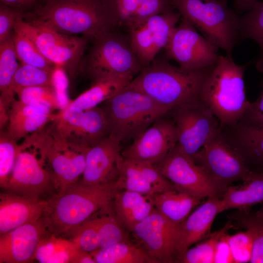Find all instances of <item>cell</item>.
Returning a JSON list of instances; mask_svg holds the SVG:
<instances>
[{
  "mask_svg": "<svg viewBox=\"0 0 263 263\" xmlns=\"http://www.w3.org/2000/svg\"><path fill=\"white\" fill-rule=\"evenodd\" d=\"M223 212L221 199L208 198L180 225L177 244L178 260L192 245L209 237L216 215Z\"/></svg>",
  "mask_w": 263,
  "mask_h": 263,
  "instance_id": "24",
  "label": "cell"
},
{
  "mask_svg": "<svg viewBox=\"0 0 263 263\" xmlns=\"http://www.w3.org/2000/svg\"><path fill=\"white\" fill-rule=\"evenodd\" d=\"M258 0H233L234 11L243 13L250 11Z\"/></svg>",
  "mask_w": 263,
  "mask_h": 263,
  "instance_id": "47",
  "label": "cell"
},
{
  "mask_svg": "<svg viewBox=\"0 0 263 263\" xmlns=\"http://www.w3.org/2000/svg\"><path fill=\"white\" fill-rule=\"evenodd\" d=\"M50 143L46 154L47 165L56 194H62L78 183L85 169L89 147L68 142L52 124L49 126Z\"/></svg>",
  "mask_w": 263,
  "mask_h": 263,
  "instance_id": "15",
  "label": "cell"
},
{
  "mask_svg": "<svg viewBox=\"0 0 263 263\" xmlns=\"http://www.w3.org/2000/svg\"><path fill=\"white\" fill-rule=\"evenodd\" d=\"M23 139L19 144L15 166L4 190L41 198L43 194L54 189L47 165V130L44 128Z\"/></svg>",
  "mask_w": 263,
  "mask_h": 263,
  "instance_id": "8",
  "label": "cell"
},
{
  "mask_svg": "<svg viewBox=\"0 0 263 263\" xmlns=\"http://www.w3.org/2000/svg\"><path fill=\"white\" fill-rule=\"evenodd\" d=\"M96 263H157L131 239L90 252Z\"/></svg>",
  "mask_w": 263,
  "mask_h": 263,
  "instance_id": "31",
  "label": "cell"
},
{
  "mask_svg": "<svg viewBox=\"0 0 263 263\" xmlns=\"http://www.w3.org/2000/svg\"><path fill=\"white\" fill-rule=\"evenodd\" d=\"M177 141L175 124L165 115L135 137L122 154L124 158L155 166L165 159Z\"/></svg>",
  "mask_w": 263,
  "mask_h": 263,
  "instance_id": "18",
  "label": "cell"
},
{
  "mask_svg": "<svg viewBox=\"0 0 263 263\" xmlns=\"http://www.w3.org/2000/svg\"><path fill=\"white\" fill-rule=\"evenodd\" d=\"M192 159L225 189L235 181L246 180L253 171L239 150L222 134L221 129Z\"/></svg>",
  "mask_w": 263,
  "mask_h": 263,
  "instance_id": "12",
  "label": "cell"
},
{
  "mask_svg": "<svg viewBox=\"0 0 263 263\" xmlns=\"http://www.w3.org/2000/svg\"><path fill=\"white\" fill-rule=\"evenodd\" d=\"M230 220L220 230L211 233L206 241L188 248L178 261L179 263H214L217 244L221 237L233 227Z\"/></svg>",
  "mask_w": 263,
  "mask_h": 263,
  "instance_id": "37",
  "label": "cell"
},
{
  "mask_svg": "<svg viewBox=\"0 0 263 263\" xmlns=\"http://www.w3.org/2000/svg\"><path fill=\"white\" fill-rule=\"evenodd\" d=\"M234 263H250L252 253V240L249 232L241 231L226 235Z\"/></svg>",
  "mask_w": 263,
  "mask_h": 263,
  "instance_id": "42",
  "label": "cell"
},
{
  "mask_svg": "<svg viewBox=\"0 0 263 263\" xmlns=\"http://www.w3.org/2000/svg\"><path fill=\"white\" fill-rule=\"evenodd\" d=\"M113 213L129 232L155 209L153 196L136 192L119 190L112 202Z\"/></svg>",
  "mask_w": 263,
  "mask_h": 263,
  "instance_id": "25",
  "label": "cell"
},
{
  "mask_svg": "<svg viewBox=\"0 0 263 263\" xmlns=\"http://www.w3.org/2000/svg\"><path fill=\"white\" fill-rule=\"evenodd\" d=\"M263 202V171H252L243 183L228 186L221 198L223 211L229 209L249 210Z\"/></svg>",
  "mask_w": 263,
  "mask_h": 263,
  "instance_id": "26",
  "label": "cell"
},
{
  "mask_svg": "<svg viewBox=\"0 0 263 263\" xmlns=\"http://www.w3.org/2000/svg\"><path fill=\"white\" fill-rule=\"evenodd\" d=\"M14 31L31 40L43 56L56 67L65 70L71 78L78 72L84 52L90 39L58 32L49 28L32 24L20 17Z\"/></svg>",
  "mask_w": 263,
  "mask_h": 263,
  "instance_id": "9",
  "label": "cell"
},
{
  "mask_svg": "<svg viewBox=\"0 0 263 263\" xmlns=\"http://www.w3.org/2000/svg\"><path fill=\"white\" fill-rule=\"evenodd\" d=\"M255 214L258 217L263 219V207L259 211L256 212Z\"/></svg>",
  "mask_w": 263,
  "mask_h": 263,
  "instance_id": "50",
  "label": "cell"
},
{
  "mask_svg": "<svg viewBox=\"0 0 263 263\" xmlns=\"http://www.w3.org/2000/svg\"><path fill=\"white\" fill-rule=\"evenodd\" d=\"M0 3L22 13L35 10L39 5L41 0H0Z\"/></svg>",
  "mask_w": 263,
  "mask_h": 263,
  "instance_id": "46",
  "label": "cell"
},
{
  "mask_svg": "<svg viewBox=\"0 0 263 263\" xmlns=\"http://www.w3.org/2000/svg\"><path fill=\"white\" fill-rule=\"evenodd\" d=\"M53 116V114L37 112L28 107H19L9 112L5 130L18 142L44 128Z\"/></svg>",
  "mask_w": 263,
  "mask_h": 263,
  "instance_id": "30",
  "label": "cell"
},
{
  "mask_svg": "<svg viewBox=\"0 0 263 263\" xmlns=\"http://www.w3.org/2000/svg\"><path fill=\"white\" fill-rule=\"evenodd\" d=\"M178 191L199 197L222 198L225 189L176 146L153 166Z\"/></svg>",
  "mask_w": 263,
  "mask_h": 263,
  "instance_id": "11",
  "label": "cell"
},
{
  "mask_svg": "<svg viewBox=\"0 0 263 263\" xmlns=\"http://www.w3.org/2000/svg\"><path fill=\"white\" fill-rule=\"evenodd\" d=\"M121 142L111 134L88 149L84 171L79 182L96 185L115 182L119 176L124 158Z\"/></svg>",
  "mask_w": 263,
  "mask_h": 263,
  "instance_id": "19",
  "label": "cell"
},
{
  "mask_svg": "<svg viewBox=\"0 0 263 263\" xmlns=\"http://www.w3.org/2000/svg\"><path fill=\"white\" fill-rule=\"evenodd\" d=\"M19 151L18 142L8 134L5 129L0 132V186L7 187L14 169Z\"/></svg>",
  "mask_w": 263,
  "mask_h": 263,
  "instance_id": "41",
  "label": "cell"
},
{
  "mask_svg": "<svg viewBox=\"0 0 263 263\" xmlns=\"http://www.w3.org/2000/svg\"><path fill=\"white\" fill-rule=\"evenodd\" d=\"M79 67L81 72L95 81L110 76L138 75L143 66L132 46L128 35L108 31L94 40Z\"/></svg>",
  "mask_w": 263,
  "mask_h": 263,
  "instance_id": "7",
  "label": "cell"
},
{
  "mask_svg": "<svg viewBox=\"0 0 263 263\" xmlns=\"http://www.w3.org/2000/svg\"><path fill=\"white\" fill-rule=\"evenodd\" d=\"M167 115L176 127V146L191 158L222 129L218 118L201 98L176 106Z\"/></svg>",
  "mask_w": 263,
  "mask_h": 263,
  "instance_id": "10",
  "label": "cell"
},
{
  "mask_svg": "<svg viewBox=\"0 0 263 263\" xmlns=\"http://www.w3.org/2000/svg\"><path fill=\"white\" fill-rule=\"evenodd\" d=\"M155 58L126 86L140 91L169 111L200 98L202 85L211 68L185 70Z\"/></svg>",
  "mask_w": 263,
  "mask_h": 263,
  "instance_id": "3",
  "label": "cell"
},
{
  "mask_svg": "<svg viewBox=\"0 0 263 263\" xmlns=\"http://www.w3.org/2000/svg\"><path fill=\"white\" fill-rule=\"evenodd\" d=\"M235 129L233 144L245 161L263 165V130L238 124Z\"/></svg>",
  "mask_w": 263,
  "mask_h": 263,
  "instance_id": "34",
  "label": "cell"
},
{
  "mask_svg": "<svg viewBox=\"0 0 263 263\" xmlns=\"http://www.w3.org/2000/svg\"><path fill=\"white\" fill-rule=\"evenodd\" d=\"M227 233L221 237L217 244L214 263H234L231 249L226 238Z\"/></svg>",
  "mask_w": 263,
  "mask_h": 263,
  "instance_id": "45",
  "label": "cell"
},
{
  "mask_svg": "<svg viewBox=\"0 0 263 263\" xmlns=\"http://www.w3.org/2000/svg\"><path fill=\"white\" fill-rule=\"evenodd\" d=\"M119 190L116 181L96 185L78 182L64 193L55 194L48 199L42 216L47 230L72 238L82 224L111 204Z\"/></svg>",
  "mask_w": 263,
  "mask_h": 263,
  "instance_id": "2",
  "label": "cell"
},
{
  "mask_svg": "<svg viewBox=\"0 0 263 263\" xmlns=\"http://www.w3.org/2000/svg\"><path fill=\"white\" fill-rule=\"evenodd\" d=\"M111 205L88 219L74 234L71 239L77 244L80 249L91 252L98 249L100 228Z\"/></svg>",
  "mask_w": 263,
  "mask_h": 263,
  "instance_id": "36",
  "label": "cell"
},
{
  "mask_svg": "<svg viewBox=\"0 0 263 263\" xmlns=\"http://www.w3.org/2000/svg\"><path fill=\"white\" fill-rule=\"evenodd\" d=\"M23 18L60 33L80 34L93 40L116 28L102 0H44L24 13Z\"/></svg>",
  "mask_w": 263,
  "mask_h": 263,
  "instance_id": "1",
  "label": "cell"
},
{
  "mask_svg": "<svg viewBox=\"0 0 263 263\" xmlns=\"http://www.w3.org/2000/svg\"><path fill=\"white\" fill-rule=\"evenodd\" d=\"M180 227L155 210L137 225L131 234L157 263H177Z\"/></svg>",
  "mask_w": 263,
  "mask_h": 263,
  "instance_id": "16",
  "label": "cell"
},
{
  "mask_svg": "<svg viewBox=\"0 0 263 263\" xmlns=\"http://www.w3.org/2000/svg\"><path fill=\"white\" fill-rule=\"evenodd\" d=\"M240 40L251 38L260 47V55L257 61V70L263 73V1H257L253 8L240 18Z\"/></svg>",
  "mask_w": 263,
  "mask_h": 263,
  "instance_id": "35",
  "label": "cell"
},
{
  "mask_svg": "<svg viewBox=\"0 0 263 263\" xmlns=\"http://www.w3.org/2000/svg\"><path fill=\"white\" fill-rule=\"evenodd\" d=\"M258 98L250 105L238 124L263 130V80ZM237 124V125H238Z\"/></svg>",
  "mask_w": 263,
  "mask_h": 263,
  "instance_id": "43",
  "label": "cell"
},
{
  "mask_svg": "<svg viewBox=\"0 0 263 263\" xmlns=\"http://www.w3.org/2000/svg\"><path fill=\"white\" fill-rule=\"evenodd\" d=\"M15 92L18 100L24 103L47 107L53 111L61 108L55 87H28L17 89Z\"/></svg>",
  "mask_w": 263,
  "mask_h": 263,
  "instance_id": "39",
  "label": "cell"
},
{
  "mask_svg": "<svg viewBox=\"0 0 263 263\" xmlns=\"http://www.w3.org/2000/svg\"><path fill=\"white\" fill-rule=\"evenodd\" d=\"M48 231L42 217L0 235V263L35 261L39 242Z\"/></svg>",
  "mask_w": 263,
  "mask_h": 263,
  "instance_id": "20",
  "label": "cell"
},
{
  "mask_svg": "<svg viewBox=\"0 0 263 263\" xmlns=\"http://www.w3.org/2000/svg\"><path fill=\"white\" fill-rule=\"evenodd\" d=\"M48 200L7 192L0 193V235L41 218Z\"/></svg>",
  "mask_w": 263,
  "mask_h": 263,
  "instance_id": "21",
  "label": "cell"
},
{
  "mask_svg": "<svg viewBox=\"0 0 263 263\" xmlns=\"http://www.w3.org/2000/svg\"><path fill=\"white\" fill-rule=\"evenodd\" d=\"M80 250L73 240L48 231L39 243L35 260L40 263H73Z\"/></svg>",
  "mask_w": 263,
  "mask_h": 263,
  "instance_id": "29",
  "label": "cell"
},
{
  "mask_svg": "<svg viewBox=\"0 0 263 263\" xmlns=\"http://www.w3.org/2000/svg\"><path fill=\"white\" fill-rule=\"evenodd\" d=\"M73 263H96L90 252L80 249L75 257Z\"/></svg>",
  "mask_w": 263,
  "mask_h": 263,
  "instance_id": "48",
  "label": "cell"
},
{
  "mask_svg": "<svg viewBox=\"0 0 263 263\" xmlns=\"http://www.w3.org/2000/svg\"><path fill=\"white\" fill-rule=\"evenodd\" d=\"M53 126L68 142L89 148L111 134L105 112L99 106L84 111L66 107L56 114Z\"/></svg>",
  "mask_w": 263,
  "mask_h": 263,
  "instance_id": "14",
  "label": "cell"
},
{
  "mask_svg": "<svg viewBox=\"0 0 263 263\" xmlns=\"http://www.w3.org/2000/svg\"><path fill=\"white\" fill-rule=\"evenodd\" d=\"M9 110L6 106L0 101V129H5L9 121Z\"/></svg>",
  "mask_w": 263,
  "mask_h": 263,
  "instance_id": "49",
  "label": "cell"
},
{
  "mask_svg": "<svg viewBox=\"0 0 263 263\" xmlns=\"http://www.w3.org/2000/svg\"><path fill=\"white\" fill-rule=\"evenodd\" d=\"M156 210L172 224L181 225L202 199L175 188L165 190L154 197Z\"/></svg>",
  "mask_w": 263,
  "mask_h": 263,
  "instance_id": "27",
  "label": "cell"
},
{
  "mask_svg": "<svg viewBox=\"0 0 263 263\" xmlns=\"http://www.w3.org/2000/svg\"><path fill=\"white\" fill-rule=\"evenodd\" d=\"M228 217L235 222L233 227L244 228L251 235L253 246L250 263H263V219L249 210H237Z\"/></svg>",
  "mask_w": 263,
  "mask_h": 263,
  "instance_id": "33",
  "label": "cell"
},
{
  "mask_svg": "<svg viewBox=\"0 0 263 263\" xmlns=\"http://www.w3.org/2000/svg\"><path fill=\"white\" fill-rule=\"evenodd\" d=\"M54 72L20 63L13 79V89L15 92L17 89L28 87H55Z\"/></svg>",
  "mask_w": 263,
  "mask_h": 263,
  "instance_id": "40",
  "label": "cell"
},
{
  "mask_svg": "<svg viewBox=\"0 0 263 263\" xmlns=\"http://www.w3.org/2000/svg\"><path fill=\"white\" fill-rule=\"evenodd\" d=\"M262 171H263V170Z\"/></svg>",
  "mask_w": 263,
  "mask_h": 263,
  "instance_id": "51",
  "label": "cell"
},
{
  "mask_svg": "<svg viewBox=\"0 0 263 263\" xmlns=\"http://www.w3.org/2000/svg\"><path fill=\"white\" fill-rule=\"evenodd\" d=\"M23 13L2 3L0 4V43L12 36L18 19Z\"/></svg>",
  "mask_w": 263,
  "mask_h": 263,
  "instance_id": "44",
  "label": "cell"
},
{
  "mask_svg": "<svg viewBox=\"0 0 263 263\" xmlns=\"http://www.w3.org/2000/svg\"><path fill=\"white\" fill-rule=\"evenodd\" d=\"M181 17L189 20L208 40L232 57L240 40V17L226 0H171Z\"/></svg>",
  "mask_w": 263,
  "mask_h": 263,
  "instance_id": "6",
  "label": "cell"
},
{
  "mask_svg": "<svg viewBox=\"0 0 263 263\" xmlns=\"http://www.w3.org/2000/svg\"></svg>",
  "mask_w": 263,
  "mask_h": 263,
  "instance_id": "52",
  "label": "cell"
},
{
  "mask_svg": "<svg viewBox=\"0 0 263 263\" xmlns=\"http://www.w3.org/2000/svg\"><path fill=\"white\" fill-rule=\"evenodd\" d=\"M13 39L17 58L21 64L55 71L56 66L43 56L28 38L14 31Z\"/></svg>",
  "mask_w": 263,
  "mask_h": 263,
  "instance_id": "38",
  "label": "cell"
},
{
  "mask_svg": "<svg viewBox=\"0 0 263 263\" xmlns=\"http://www.w3.org/2000/svg\"><path fill=\"white\" fill-rule=\"evenodd\" d=\"M102 107L111 134L120 142L133 140L169 111L145 94L126 87Z\"/></svg>",
  "mask_w": 263,
  "mask_h": 263,
  "instance_id": "5",
  "label": "cell"
},
{
  "mask_svg": "<svg viewBox=\"0 0 263 263\" xmlns=\"http://www.w3.org/2000/svg\"><path fill=\"white\" fill-rule=\"evenodd\" d=\"M214 44L202 36L195 27L181 17L165 47L166 57L176 61L185 70H201L211 67L219 55Z\"/></svg>",
  "mask_w": 263,
  "mask_h": 263,
  "instance_id": "13",
  "label": "cell"
},
{
  "mask_svg": "<svg viewBox=\"0 0 263 263\" xmlns=\"http://www.w3.org/2000/svg\"><path fill=\"white\" fill-rule=\"evenodd\" d=\"M18 60L12 35L0 43V101L9 109L16 94L13 81L19 65Z\"/></svg>",
  "mask_w": 263,
  "mask_h": 263,
  "instance_id": "32",
  "label": "cell"
},
{
  "mask_svg": "<svg viewBox=\"0 0 263 263\" xmlns=\"http://www.w3.org/2000/svg\"><path fill=\"white\" fill-rule=\"evenodd\" d=\"M181 18L178 11L171 9L154 15L128 30L132 46L143 68L149 65L165 48Z\"/></svg>",
  "mask_w": 263,
  "mask_h": 263,
  "instance_id": "17",
  "label": "cell"
},
{
  "mask_svg": "<svg viewBox=\"0 0 263 263\" xmlns=\"http://www.w3.org/2000/svg\"><path fill=\"white\" fill-rule=\"evenodd\" d=\"M115 28L129 30L149 18L174 8L171 0H102Z\"/></svg>",
  "mask_w": 263,
  "mask_h": 263,
  "instance_id": "23",
  "label": "cell"
},
{
  "mask_svg": "<svg viewBox=\"0 0 263 263\" xmlns=\"http://www.w3.org/2000/svg\"><path fill=\"white\" fill-rule=\"evenodd\" d=\"M133 78L131 75H119L97 80L67 106L83 111L97 107L126 87Z\"/></svg>",
  "mask_w": 263,
  "mask_h": 263,
  "instance_id": "28",
  "label": "cell"
},
{
  "mask_svg": "<svg viewBox=\"0 0 263 263\" xmlns=\"http://www.w3.org/2000/svg\"><path fill=\"white\" fill-rule=\"evenodd\" d=\"M247 65H239L232 57L219 55L205 79L200 98L220 122V126L234 128L249 107L244 80Z\"/></svg>",
  "mask_w": 263,
  "mask_h": 263,
  "instance_id": "4",
  "label": "cell"
},
{
  "mask_svg": "<svg viewBox=\"0 0 263 263\" xmlns=\"http://www.w3.org/2000/svg\"><path fill=\"white\" fill-rule=\"evenodd\" d=\"M116 185L124 189L154 196L175 188L153 165L130 158H124Z\"/></svg>",
  "mask_w": 263,
  "mask_h": 263,
  "instance_id": "22",
  "label": "cell"
}]
</instances>
